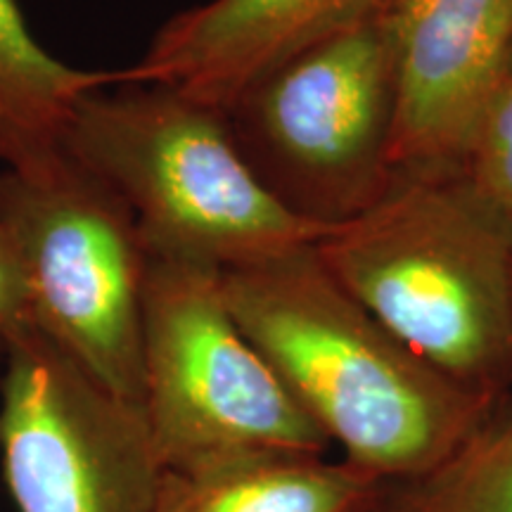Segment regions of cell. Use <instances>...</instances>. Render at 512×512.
I'll return each instance as SVG.
<instances>
[{
    "label": "cell",
    "mask_w": 512,
    "mask_h": 512,
    "mask_svg": "<svg viewBox=\"0 0 512 512\" xmlns=\"http://www.w3.org/2000/svg\"><path fill=\"white\" fill-rule=\"evenodd\" d=\"M0 456L17 512H155L159 465L138 403L34 325L5 342Z\"/></svg>",
    "instance_id": "52a82bcc"
},
{
    "label": "cell",
    "mask_w": 512,
    "mask_h": 512,
    "mask_svg": "<svg viewBox=\"0 0 512 512\" xmlns=\"http://www.w3.org/2000/svg\"><path fill=\"white\" fill-rule=\"evenodd\" d=\"M389 489L328 453L247 451L162 470L155 512H368Z\"/></svg>",
    "instance_id": "30bf717a"
},
{
    "label": "cell",
    "mask_w": 512,
    "mask_h": 512,
    "mask_svg": "<svg viewBox=\"0 0 512 512\" xmlns=\"http://www.w3.org/2000/svg\"><path fill=\"white\" fill-rule=\"evenodd\" d=\"M510 396H512V389H510Z\"/></svg>",
    "instance_id": "e0dca14e"
},
{
    "label": "cell",
    "mask_w": 512,
    "mask_h": 512,
    "mask_svg": "<svg viewBox=\"0 0 512 512\" xmlns=\"http://www.w3.org/2000/svg\"><path fill=\"white\" fill-rule=\"evenodd\" d=\"M31 325V294L24 268L0 230V339Z\"/></svg>",
    "instance_id": "5bb4252c"
},
{
    "label": "cell",
    "mask_w": 512,
    "mask_h": 512,
    "mask_svg": "<svg viewBox=\"0 0 512 512\" xmlns=\"http://www.w3.org/2000/svg\"><path fill=\"white\" fill-rule=\"evenodd\" d=\"M3 358H5V339H0V368H3Z\"/></svg>",
    "instance_id": "2e32d148"
},
{
    "label": "cell",
    "mask_w": 512,
    "mask_h": 512,
    "mask_svg": "<svg viewBox=\"0 0 512 512\" xmlns=\"http://www.w3.org/2000/svg\"><path fill=\"white\" fill-rule=\"evenodd\" d=\"M403 512H512V396L444 463L394 496Z\"/></svg>",
    "instance_id": "7c38bea8"
},
{
    "label": "cell",
    "mask_w": 512,
    "mask_h": 512,
    "mask_svg": "<svg viewBox=\"0 0 512 512\" xmlns=\"http://www.w3.org/2000/svg\"><path fill=\"white\" fill-rule=\"evenodd\" d=\"M463 166L512 223V72L491 100Z\"/></svg>",
    "instance_id": "4fadbf2b"
},
{
    "label": "cell",
    "mask_w": 512,
    "mask_h": 512,
    "mask_svg": "<svg viewBox=\"0 0 512 512\" xmlns=\"http://www.w3.org/2000/svg\"><path fill=\"white\" fill-rule=\"evenodd\" d=\"M62 150L128 204L152 256L230 271L316 245L332 228L287 211L242 157L226 112L164 83L81 95Z\"/></svg>",
    "instance_id": "3957f363"
},
{
    "label": "cell",
    "mask_w": 512,
    "mask_h": 512,
    "mask_svg": "<svg viewBox=\"0 0 512 512\" xmlns=\"http://www.w3.org/2000/svg\"><path fill=\"white\" fill-rule=\"evenodd\" d=\"M221 278L242 332L292 399L344 463L384 484L425 477L501 403L422 361L332 278L313 245Z\"/></svg>",
    "instance_id": "6da1fadb"
},
{
    "label": "cell",
    "mask_w": 512,
    "mask_h": 512,
    "mask_svg": "<svg viewBox=\"0 0 512 512\" xmlns=\"http://www.w3.org/2000/svg\"><path fill=\"white\" fill-rule=\"evenodd\" d=\"M403 0H209L171 17L117 81L164 83L226 112L254 79Z\"/></svg>",
    "instance_id": "9c48e42d"
},
{
    "label": "cell",
    "mask_w": 512,
    "mask_h": 512,
    "mask_svg": "<svg viewBox=\"0 0 512 512\" xmlns=\"http://www.w3.org/2000/svg\"><path fill=\"white\" fill-rule=\"evenodd\" d=\"M0 230L27 275L31 325L140 406L150 254L128 204L60 147L0 169Z\"/></svg>",
    "instance_id": "5b68a950"
},
{
    "label": "cell",
    "mask_w": 512,
    "mask_h": 512,
    "mask_svg": "<svg viewBox=\"0 0 512 512\" xmlns=\"http://www.w3.org/2000/svg\"><path fill=\"white\" fill-rule=\"evenodd\" d=\"M368 512H403V510H401V505L396 503V498L387 494L380 503H375Z\"/></svg>",
    "instance_id": "9a60e30c"
},
{
    "label": "cell",
    "mask_w": 512,
    "mask_h": 512,
    "mask_svg": "<svg viewBox=\"0 0 512 512\" xmlns=\"http://www.w3.org/2000/svg\"><path fill=\"white\" fill-rule=\"evenodd\" d=\"M358 304L460 387L512 389V223L463 164L399 166L316 245Z\"/></svg>",
    "instance_id": "7a4b0ae2"
},
{
    "label": "cell",
    "mask_w": 512,
    "mask_h": 512,
    "mask_svg": "<svg viewBox=\"0 0 512 512\" xmlns=\"http://www.w3.org/2000/svg\"><path fill=\"white\" fill-rule=\"evenodd\" d=\"M117 81L57 60L31 34L17 0H0V169L55 155L81 95Z\"/></svg>",
    "instance_id": "8fae6325"
},
{
    "label": "cell",
    "mask_w": 512,
    "mask_h": 512,
    "mask_svg": "<svg viewBox=\"0 0 512 512\" xmlns=\"http://www.w3.org/2000/svg\"><path fill=\"white\" fill-rule=\"evenodd\" d=\"M512 72V0H403L392 162L463 164Z\"/></svg>",
    "instance_id": "ba28073f"
},
{
    "label": "cell",
    "mask_w": 512,
    "mask_h": 512,
    "mask_svg": "<svg viewBox=\"0 0 512 512\" xmlns=\"http://www.w3.org/2000/svg\"><path fill=\"white\" fill-rule=\"evenodd\" d=\"M399 10L275 64L226 110L249 169L313 226L356 219L394 178Z\"/></svg>",
    "instance_id": "277c9868"
},
{
    "label": "cell",
    "mask_w": 512,
    "mask_h": 512,
    "mask_svg": "<svg viewBox=\"0 0 512 512\" xmlns=\"http://www.w3.org/2000/svg\"><path fill=\"white\" fill-rule=\"evenodd\" d=\"M219 268L152 256L140 411L162 470L247 451L328 453L330 441L249 342Z\"/></svg>",
    "instance_id": "8992f818"
}]
</instances>
